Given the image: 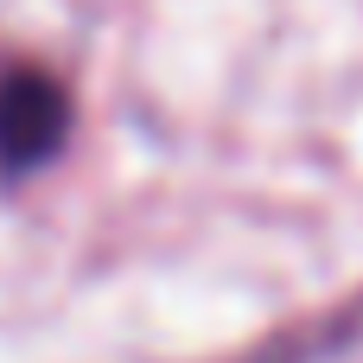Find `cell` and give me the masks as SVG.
Segmentation results:
<instances>
[{
  "instance_id": "6da1fadb",
  "label": "cell",
  "mask_w": 363,
  "mask_h": 363,
  "mask_svg": "<svg viewBox=\"0 0 363 363\" xmlns=\"http://www.w3.org/2000/svg\"><path fill=\"white\" fill-rule=\"evenodd\" d=\"M70 134V96L45 70H13L0 77V166L32 172L45 166Z\"/></svg>"
}]
</instances>
